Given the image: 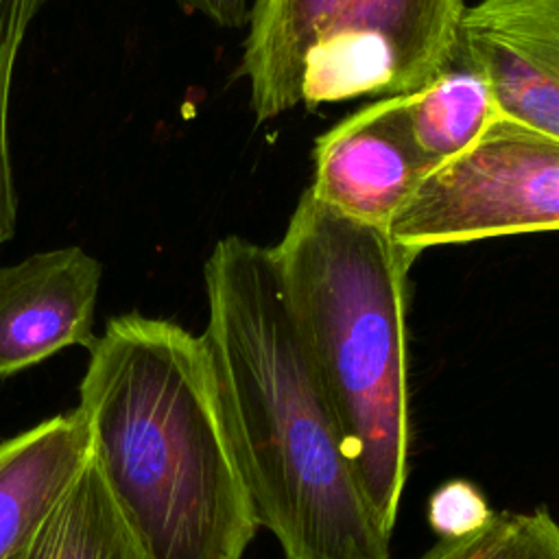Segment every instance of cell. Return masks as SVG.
<instances>
[{
  "mask_svg": "<svg viewBox=\"0 0 559 559\" xmlns=\"http://www.w3.org/2000/svg\"><path fill=\"white\" fill-rule=\"evenodd\" d=\"M46 0H0V245L13 238L17 225V190L9 142V103L13 72L31 22Z\"/></svg>",
  "mask_w": 559,
  "mask_h": 559,
  "instance_id": "13",
  "label": "cell"
},
{
  "mask_svg": "<svg viewBox=\"0 0 559 559\" xmlns=\"http://www.w3.org/2000/svg\"><path fill=\"white\" fill-rule=\"evenodd\" d=\"M461 41L502 116L559 138V0H480L465 9Z\"/></svg>",
  "mask_w": 559,
  "mask_h": 559,
  "instance_id": "8",
  "label": "cell"
},
{
  "mask_svg": "<svg viewBox=\"0 0 559 559\" xmlns=\"http://www.w3.org/2000/svg\"><path fill=\"white\" fill-rule=\"evenodd\" d=\"M186 13H199L225 28H240L249 22L251 0H175Z\"/></svg>",
  "mask_w": 559,
  "mask_h": 559,
  "instance_id": "15",
  "label": "cell"
},
{
  "mask_svg": "<svg viewBox=\"0 0 559 559\" xmlns=\"http://www.w3.org/2000/svg\"><path fill=\"white\" fill-rule=\"evenodd\" d=\"M314 199L343 216L386 227L430 166L413 144L404 94L380 98L317 138Z\"/></svg>",
  "mask_w": 559,
  "mask_h": 559,
  "instance_id": "6",
  "label": "cell"
},
{
  "mask_svg": "<svg viewBox=\"0 0 559 559\" xmlns=\"http://www.w3.org/2000/svg\"><path fill=\"white\" fill-rule=\"evenodd\" d=\"M210 354L258 524L284 559H389L271 247L221 238L203 264Z\"/></svg>",
  "mask_w": 559,
  "mask_h": 559,
  "instance_id": "1",
  "label": "cell"
},
{
  "mask_svg": "<svg viewBox=\"0 0 559 559\" xmlns=\"http://www.w3.org/2000/svg\"><path fill=\"white\" fill-rule=\"evenodd\" d=\"M463 0H253L240 70L255 122L419 90L461 41Z\"/></svg>",
  "mask_w": 559,
  "mask_h": 559,
  "instance_id": "4",
  "label": "cell"
},
{
  "mask_svg": "<svg viewBox=\"0 0 559 559\" xmlns=\"http://www.w3.org/2000/svg\"><path fill=\"white\" fill-rule=\"evenodd\" d=\"M100 277V260L74 245L0 266V378L63 347H92Z\"/></svg>",
  "mask_w": 559,
  "mask_h": 559,
  "instance_id": "7",
  "label": "cell"
},
{
  "mask_svg": "<svg viewBox=\"0 0 559 559\" xmlns=\"http://www.w3.org/2000/svg\"><path fill=\"white\" fill-rule=\"evenodd\" d=\"M404 111L430 170L467 151L502 116L487 72L463 41L430 81L404 94Z\"/></svg>",
  "mask_w": 559,
  "mask_h": 559,
  "instance_id": "10",
  "label": "cell"
},
{
  "mask_svg": "<svg viewBox=\"0 0 559 559\" xmlns=\"http://www.w3.org/2000/svg\"><path fill=\"white\" fill-rule=\"evenodd\" d=\"M417 559H559V520L548 509L493 511L476 531L441 537Z\"/></svg>",
  "mask_w": 559,
  "mask_h": 559,
  "instance_id": "12",
  "label": "cell"
},
{
  "mask_svg": "<svg viewBox=\"0 0 559 559\" xmlns=\"http://www.w3.org/2000/svg\"><path fill=\"white\" fill-rule=\"evenodd\" d=\"M559 229V138L500 116L467 151L430 170L389 221L417 253Z\"/></svg>",
  "mask_w": 559,
  "mask_h": 559,
  "instance_id": "5",
  "label": "cell"
},
{
  "mask_svg": "<svg viewBox=\"0 0 559 559\" xmlns=\"http://www.w3.org/2000/svg\"><path fill=\"white\" fill-rule=\"evenodd\" d=\"M493 511L478 487L467 480L441 485L428 502V522L441 537H459L483 526Z\"/></svg>",
  "mask_w": 559,
  "mask_h": 559,
  "instance_id": "14",
  "label": "cell"
},
{
  "mask_svg": "<svg viewBox=\"0 0 559 559\" xmlns=\"http://www.w3.org/2000/svg\"><path fill=\"white\" fill-rule=\"evenodd\" d=\"M90 459L146 559H242L260 524L203 336L140 312L90 347Z\"/></svg>",
  "mask_w": 559,
  "mask_h": 559,
  "instance_id": "2",
  "label": "cell"
},
{
  "mask_svg": "<svg viewBox=\"0 0 559 559\" xmlns=\"http://www.w3.org/2000/svg\"><path fill=\"white\" fill-rule=\"evenodd\" d=\"M87 463L90 437L79 408L0 443V559L48 518Z\"/></svg>",
  "mask_w": 559,
  "mask_h": 559,
  "instance_id": "9",
  "label": "cell"
},
{
  "mask_svg": "<svg viewBox=\"0 0 559 559\" xmlns=\"http://www.w3.org/2000/svg\"><path fill=\"white\" fill-rule=\"evenodd\" d=\"M7 559H146L92 459L48 518Z\"/></svg>",
  "mask_w": 559,
  "mask_h": 559,
  "instance_id": "11",
  "label": "cell"
},
{
  "mask_svg": "<svg viewBox=\"0 0 559 559\" xmlns=\"http://www.w3.org/2000/svg\"><path fill=\"white\" fill-rule=\"evenodd\" d=\"M317 362L358 485L393 535L408 478V271L419 255L386 227L328 207L310 190L271 247Z\"/></svg>",
  "mask_w": 559,
  "mask_h": 559,
  "instance_id": "3",
  "label": "cell"
}]
</instances>
